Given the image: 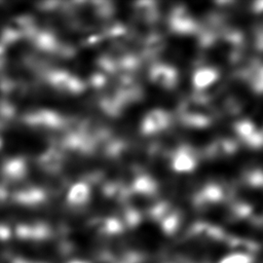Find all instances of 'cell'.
Wrapping results in <instances>:
<instances>
[{"label":"cell","instance_id":"cell-1","mask_svg":"<svg viewBox=\"0 0 263 263\" xmlns=\"http://www.w3.org/2000/svg\"><path fill=\"white\" fill-rule=\"evenodd\" d=\"M44 77L51 87L66 93L78 95L83 92L86 87L85 83L80 78L62 69L48 70L45 72Z\"/></svg>","mask_w":263,"mask_h":263},{"label":"cell","instance_id":"cell-2","mask_svg":"<svg viewBox=\"0 0 263 263\" xmlns=\"http://www.w3.org/2000/svg\"><path fill=\"white\" fill-rule=\"evenodd\" d=\"M23 121L31 126L58 129L66 126L68 119L53 110L37 109L26 113L23 116Z\"/></svg>","mask_w":263,"mask_h":263},{"label":"cell","instance_id":"cell-3","mask_svg":"<svg viewBox=\"0 0 263 263\" xmlns=\"http://www.w3.org/2000/svg\"><path fill=\"white\" fill-rule=\"evenodd\" d=\"M171 122L168 113L161 109H154L148 112L141 122V133L143 135H153L165 129Z\"/></svg>","mask_w":263,"mask_h":263},{"label":"cell","instance_id":"cell-4","mask_svg":"<svg viewBox=\"0 0 263 263\" xmlns=\"http://www.w3.org/2000/svg\"><path fill=\"white\" fill-rule=\"evenodd\" d=\"M149 77L153 83L165 89L173 88L178 81L177 71L172 66L164 64L152 66L149 71Z\"/></svg>","mask_w":263,"mask_h":263},{"label":"cell","instance_id":"cell-5","mask_svg":"<svg viewBox=\"0 0 263 263\" xmlns=\"http://www.w3.org/2000/svg\"><path fill=\"white\" fill-rule=\"evenodd\" d=\"M63 152L54 147L44 150L37 158V163L41 170L46 173H58L62 170L64 164Z\"/></svg>","mask_w":263,"mask_h":263},{"label":"cell","instance_id":"cell-6","mask_svg":"<svg viewBox=\"0 0 263 263\" xmlns=\"http://www.w3.org/2000/svg\"><path fill=\"white\" fill-rule=\"evenodd\" d=\"M28 173V162L23 156L7 158L1 165V174L10 181H20Z\"/></svg>","mask_w":263,"mask_h":263},{"label":"cell","instance_id":"cell-7","mask_svg":"<svg viewBox=\"0 0 263 263\" xmlns=\"http://www.w3.org/2000/svg\"><path fill=\"white\" fill-rule=\"evenodd\" d=\"M30 39L36 48L45 52L55 53L61 44L55 34L48 30H37Z\"/></svg>","mask_w":263,"mask_h":263},{"label":"cell","instance_id":"cell-8","mask_svg":"<svg viewBox=\"0 0 263 263\" xmlns=\"http://www.w3.org/2000/svg\"><path fill=\"white\" fill-rule=\"evenodd\" d=\"M90 186L87 181L75 182L67 192V202L72 206H80L87 203L90 198Z\"/></svg>","mask_w":263,"mask_h":263},{"label":"cell","instance_id":"cell-9","mask_svg":"<svg viewBox=\"0 0 263 263\" xmlns=\"http://www.w3.org/2000/svg\"><path fill=\"white\" fill-rule=\"evenodd\" d=\"M13 199L24 205H37L45 201L46 192L38 187L21 189L13 194Z\"/></svg>","mask_w":263,"mask_h":263},{"label":"cell","instance_id":"cell-10","mask_svg":"<svg viewBox=\"0 0 263 263\" xmlns=\"http://www.w3.org/2000/svg\"><path fill=\"white\" fill-rule=\"evenodd\" d=\"M218 78L219 73L216 69L211 67L200 68L194 73L192 77V84L196 90H202L215 83Z\"/></svg>","mask_w":263,"mask_h":263},{"label":"cell","instance_id":"cell-11","mask_svg":"<svg viewBox=\"0 0 263 263\" xmlns=\"http://www.w3.org/2000/svg\"><path fill=\"white\" fill-rule=\"evenodd\" d=\"M172 166L174 171L178 173H189L196 166L195 157L187 149L183 148L177 151L172 160Z\"/></svg>","mask_w":263,"mask_h":263},{"label":"cell","instance_id":"cell-12","mask_svg":"<svg viewBox=\"0 0 263 263\" xmlns=\"http://www.w3.org/2000/svg\"><path fill=\"white\" fill-rule=\"evenodd\" d=\"M124 106H125V103L120 98L117 90H114L113 92L104 96L100 100L101 109L104 111V113L110 116L120 115Z\"/></svg>","mask_w":263,"mask_h":263},{"label":"cell","instance_id":"cell-13","mask_svg":"<svg viewBox=\"0 0 263 263\" xmlns=\"http://www.w3.org/2000/svg\"><path fill=\"white\" fill-rule=\"evenodd\" d=\"M132 191L142 194V195H151L156 190V184L152 178L147 175H139L134 180L132 184Z\"/></svg>","mask_w":263,"mask_h":263},{"label":"cell","instance_id":"cell-14","mask_svg":"<svg viewBox=\"0 0 263 263\" xmlns=\"http://www.w3.org/2000/svg\"><path fill=\"white\" fill-rule=\"evenodd\" d=\"M237 134L251 145H258L260 143V135L255 129L253 123L249 121H241L236 124Z\"/></svg>","mask_w":263,"mask_h":263},{"label":"cell","instance_id":"cell-15","mask_svg":"<svg viewBox=\"0 0 263 263\" xmlns=\"http://www.w3.org/2000/svg\"><path fill=\"white\" fill-rule=\"evenodd\" d=\"M93 11L98 17L107 18L113 15L115 11V7L112 4V2L98 1L93 3Z\"/></svg>","mask_w":263,"mask_h":263},{"label":"cell","instance_id":"cell-16","mask_svg":"<svg viewBox=\"0 0 263 263\" xmlns=\"http://www.w3.org/2000/svg\"><path fill=\"white\" fill-rule=\"evenodd\" d=\"M97 65L103 70V73H115L117 70H118V67H117V62L116 60L111 57V55H107V54H104L102 57H100L98 60H97Z\"/></svg>","mask_w":263,"mask_h":263},{"label":"cell","instance_id":"cell-17","mask_svg":"<svg viewBox=\"0 0 263 263\" xmlns=\"http://www.w3.org/2000/svg\"><path fill=\"white\" fill-rule=\"evenodd\" d=\"M15 115V107L9 101L3 99L0 100V118L9 120Z\"/></svg>","mask_w":263,"mask_h":263},{"label":"cell","instance_id":"cell-18","mask_svg":"<svg viewBox=\"0 0 263 263\" xmlns=\"http://www.w3.org/2000/svg\"><path fill=\"white\" fill-rule=\"evenodd\" d=\"M103 229L108 233H118L122 229L121 222L116 218H108L103 222Z\"/></svg>","mask_w":263,"mask_h":263},{"label":"cell","instance_id":"cell-19","mask_svg":"<svg viewBox=\"0 0 263 263\" xmlns=\"http://www.w3.org/2000/svg\"><path fill=\"white\" fill-rule=\"evenodd\" d=\"M251 258L245 254H231L224 257L220 263H251Z\"/></svg>","mask_w":263,"mask_h":263},{"label":"cell","instance_id":"cell-20","mask_svg":"<svg viewBox=\"0 0 263 263\" xmlns=\"http://www.w3.org/2000/svg\"><path fill=\"white\" fill-rule=\"evenodd\" d=\"M106 81H107V78L103 72L102 73H100V72L92 73L91 76L89 77V83L95 88L103 87L106 84Z\"/></svg>","mask_w":263,"mask_h":263},{"label":"cell","instance_id":"cell-21","mask_svg":"<svg viewBox=\"0 0 263 263\" xmlns=\"http://www.w3.org/2000/svg\"><path fill=\"white\" fill-rule=\"evenodd\" d=\"M125 219L127 224L136 225L139 222V213L135 209H127L125 211Z\"/></svg>","mask_w":263,"mask_h":263},{"label":"cell","instance_id":"cell-22","mask_svg":"<svg viewBox=\"0 0 263 263\" xmlns=\"http://www.w3.org/2000/svg\"><path fill=\"white\" fill-rule=\"evenodd\" d=\"M6 59H7V54H6L5 46L0 43V68H2L5 65Z\"/></svg>","mask_w":263,"mask_h":263},{"label":"cell","instance_id":"cell-23","mask_svg":"<svg viewBox=\"0 0 263 263\" xmlns=\"http://www.w3.org/2000/svg\"><path fill=\"white\" fill-rule=\"evenodd\" d=\"M254 9L259 12H263V1H258L254 3Z\"/></svg>","mask_w":263,"mask_h":263},{"label":"cell","instance_id":"cell-24","mask_svg":"<svg viewBox=\"0 0 263 263\" xmlns=\"http://www.w3.org/2000/svg\"><path fill=\"white\" fill-rule=\"evenodd\" d=\"M3 127H4V123H3V121L0 119V130H1Z\"/></svg>","mask_w":263,"mask_h":263},{"label":"cell","instance_id":"cell-25","mask_svg":"<svg viewBox=\"0 0 263 263\" xmlns=\"http://www.w3.org/2000/svg\"><path fill=\"white\" fill-rule=\"evenodd\" d=\"M70 263H86V262H82V261H73V262H70Z\"/></svg>","mask_w":263,"mask_h":263},{"label":"cell","instance_id":"cell-26","mask_svg":"<svg viewBox=\"0 0 263 263\" xmlns=\"http://www.w3.org/2000/svg\"><path fill=\"white\" fill-rule=\"evenodd\" d=\"M2 145H3V142H2V139L0 138V149H1V147H2Z\"/></svg>","mask_w":263,"mask_h":263}]
</instances>
